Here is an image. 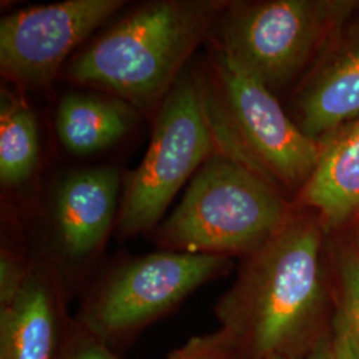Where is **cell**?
Returning a JSON list of instances; mask_svg holds the SVG:
<instances>
[{
  "label": "cell",
  "instance_id": "1",
  "mask_svg": "<svg viewBox=\"0 0 359 359\" xmlns=\"http://www.w3.org/2000/svg\"><path fill=\"white\" fill-rule=\"evenodd\" d=\"M325 234L316 215L294 209L253 253L216 316L236 357L302 359L333 320V290L325 269Z\"/></svg>",
  "mask_w": 359,
  "mask_h": 359
},
{
  "label": "cell",
  "instance_id": "2",
  "mask_svg": "<svg viewBox=\"0 0 359 359\" xmlns=\"http://www.w3.org/2000/svg\"><path fill=\"white\" fill-rule=\"evenodd\" d=\"M228 1L142 3L77 51L65 67L72 83L152 111L185 71Z\"/></svg>",
  "mask_w": 359,
  "mask_h": 359
},
{
  "label": "cell",
  "instance_id": "3",
  "mask_svg": "<svg viewBox=\"0 0 359 359\" xmlns=\"http://www.w3.org/2000/svg\"><path fill=\"white\" fill-rule=\"evenodd\" d=\"M294 212L269 180L217 152L193 176L176 209L157 228L165 250L248 256Z\"/></svg>",
  "mask_w": 359,
  "mask_h": 359
},
{
  "label": "cell",
  "instance_id": "4",
  "mask_svg": "<svg viewBox=\"0 0 359 359\" xmlns=\"http://www.w3.org/2000/svg\"><path fill=\"white\" fill-rule=\"evenodd\" d=\"M210 71L187 69L158 107L148 151L124 181L117 215L123 236L152 231L187 180L221 152Z\"/></svg>",
  "mask_w": 359,
  "mask_h": 359
},
{
  "label": "cell",
  "instance_id": "5",
  "mask_svg": "<svg viewBox=\"0 0 359 359\" xmlns=\"http://www.w3.org/2000/svg\"><path fill=\"white\" fill-rule=\"evenodd\" d=\"M358 8L357 0L228 1L216 52L276 93L316 65Z\"/></svg>",
  "mask_w": 359,
  "mask_h": 359
},
{
  "label": "cell",
  "instance_id": "6",
  "mask_svg": "<svg viewBox=\"0 0 359 359\" xmlns=\"http://www.w3.org/2000/svg\"><path fill=\"white\" fill-rule=\"evenodd\" d=\"M231 258L173 250L132 258L95 287L79 325L105 345L121 341L226 273Z\"/></svg>",
  "mask_w": 359,
  "mask_h": 359
},
{
  "label": "cell",
  "instance_id": "7",
  "mask_svg": "<svg viewBox=\"0 0 359 359\" xmlns=\"http://www.w3.org/2000/svg\"><path fill=\"white\" fill-rule=\"evenodd\" d=\"M210 74L221 112L252 167L276 187L301 191L318 164L321 144L301 130L271 90L218 52Z\"/></svg>",
  "mask_w": 359,
  "mask_h": 359
},
{
  "label": "cell",
  "instance_id": "8",
  "mask_svg": "<svg viewBox=\"0 0 359 359\" xmlns=\"http://www.w3.org/2000/svg\"><path fill=\"white\" fill-rule=\"evenodd\" d=\"M124 4L123 0H65L3 16V76L25 87H47L69 55Z\"/></svg>",
  "mask_w": 359,
  "mask_h": 359
},
{
  "label": "cell",
  "instance_id": "9",
  "mask_svg": "<svg viewBox=\"0 0 359 359\" xmlns=\"http://www.w3.org/2000/svg\"><path fill=\"white\" fill-rule=\"evenodd\" d=\"M121 179L111 165L79 169L62 180L53 205L55 238L62 255L83 261L105 243L118 215Z\"/></svg>",
  "mask_w": 359,
  "mask_h": 359
},
{
  "label": "cell",
  "instance_id": "10",
  "mask_svg": "<svg viewBox=\"0 0 359 359\" xmlns=\"http://www.w3.org/2000/svg\"><path fill=\"white\" fill-rule=\"evenodd\" d=\"M295 124L325 142L359 117V31L337 40L311 68L294 97Z\"/></svg>",
  "mask_w": 359,
  "mask_h": 359
},
{
  "label": "cell",
  "instance_id": "11",
  "mask_svg": "<svg viewBox=\"0 0 359 359\" xmlns=\"http://www.w3.org/2000/svg\"><path fill=\"white\" fill-rule=\"evenodd\" d=\"M60 339L57 285L47 268L31 265L13 302L0 308V359H57Z\"/></svg>",
  "mask_w": 359,
  "mask_h": 359
},
{
  "label": "cell",
  "instance_id": "12",
  "mask_svg": "<svg viewBox=\"0 0 359 359\" xmlns=\"http://www.w3.org/2000/svg\"><path fill=\"white\" fill-rule=\"evenodd\" d=\"M318 164L299 191L325 231H338L359 215V117L321 142Z\"/></svg>",
  "mask_w": 359,
  "mask_h": 359
},
{
  "label": "cell",
  "instance_id": "13",
  "mask_svg": "<svg viewBox=\"0 0 359 359\" xmlns=\"http://www.w3.org/2000/svg\"><path fill=\"white\" fill-rule=\"evenodd\" d=\"M137 109L99 92H72L60 100L55 128L62 145L75 156L104 151L127 136L137 121Z\"/></svg>",
  "mask_w": 359,
  "mask_h": 359
},
{
  "label": "cell",
  "instance_id": "14",
  "mask_svg": "<svg viewBox=\"0 0 359 359\" xmlns=\"http://www.w3.org/2000/svg\"><path fill=\"white\" fill-rule=\"evenodd\" d=\"M36 117L28 104L10 90L0 97V181L18 187L35 172L39 161Z\"/></svg>",
  "mask_w": 359,
  "mask_h": 359
},
{
  "label": "cell",
  "instance_id": "15",
  "mask_svg": "<svg viewBox=\"0 0 359 359\" xmlns=\"http://www.w3.org/2000/svg\"><path fill=\"white\" fill-rule=\"evenodd\" d=\"M332 323L345 334L359 357V246L355 240L334 246Z\"/></svg>",
  "mask_w": 359,
  "mask_h": 359
},
{
  "label": "cell",
  "instance_id": "16",
  "mask_svg": "<svg viewBox=\"0 0 359 359\" xmlns=\"http://www.w3.org/2000/svg\"><path fill=\"white\" fill-rule=\"evenodd\" d=\"M234 348L224 332L191 338L184 346L172 351L168 359H236Z\"/></svg>",
  "mask_w": 359,
  "mask_h": 359
},
{
  "label": "cell",
  "instance_id": "17",
  "mask_svg": "<svg viewBox=\"0 0 359 359\" xmlns=\"http://www.w3.org/2000/svg\"><path fill=\"white\" fill-rule=\"evenodd\" d=\"M29 266L25 265L16 253L1 249L0 253V308L10 305L26 281Z\"/></svg>",
  "mask_w": 359,
  "mask_h": 359
},
{
  "label": "cell",
  "instance_id": "18",
  "mask_svg": "<svg viewBox=\"0 0 359 359\" xmlns=\"http://www.w3.org/2000/svg\"><path fill=\"white\" fill-rule=\"evenodd\" d=\"M57 359H118L100 339L77 326L76 333L67 339Z\"/></svg>",
  "mask_w": 359,
  "mask_h": 359
},
{
  "label": "cell",
  "instance_id": "19",
  "mask_svg": "<svg viewBox=\"0 0 359 359\" xmlns=\"http://www.w3.org/2000/svg\"><path fill=\"white\" fill-rule=\"evenodd\" d=\"M302 359H359L345 334L332 323L330 329Z\"/></svg>",
  "mask_w": 359,
  "mask_h": 359
},
{
  "label": "cell",
  "instance_id": "20",
  "mask_svg": "<svg viewBox=\"0 0 359 359\" xmlns=\"http://www.w3.org/2000/svg\"><path fill=\"white\" fill-rule=\"evenodd\" d=\"M353 222L355 224V243L359 246V215Z\"/></svg>",
  "mask_w": 359,
  "mask_h": 359
},
{
  "label": "cell",
  "instance_id": "21",
  "mask_svg": "<svg viewBox=\"0 0 359 359\" xmlns=\"http://www.w3.org/2000/svg\"><path fill=\"white\" fill-rule=\"evenodd\" d=\"M258 359H286L283 358V357H278V355H268V357H262V358Z\"/></svg>",
  "mask_w": 359,
  "mask_h": 359
}]
</instances>
